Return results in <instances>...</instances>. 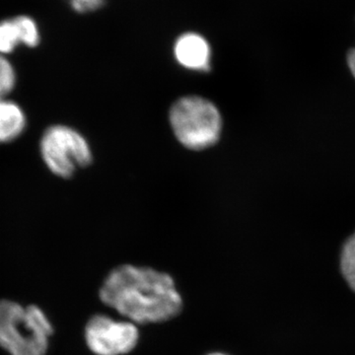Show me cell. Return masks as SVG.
<instances>
[{
    "label": "cell",
    "instance_id": "cell-9",
    "mask_svg": "<svg viewBox=\"0 0 355 355\" xmlns=\"http://www.w3.org/2000/svg\"><path fill=\"white\" fill-rule=\"evenodd\" d=\"M340 268L343 277L350 288L355 292V233L343 245Z\"/></svg>",
    "mask_w": 355,
    "mask_h": 355
},
{
    "label": "cell",
    "instance_id": "cell-13",
    "mask_svg": "<svg viewBox=\"0 0 355 355\" xmlns=\"http://www.w3.org/2000/svg\"><path fill=\"white\" fill-rule=\"evenodd\" d=\"M207 355H229L227 354H224V352H210V354Z\"/></svg>",
    "mask_w": 355,
    "mask_h": 355
},
{
    "label": "cell",
    "instance_id": "cell-1",
    "mask_svg": "<svg viewBox=\"0 0 355 355\" xmlns=\"http://www.w3.org/2000/svg\"><path fill=\"white\" fill-rule=\"evenodd\" d=\"M99 297L137 324L163 323L183 309V299L171 275L132 265L111 270L100 288Z\"/></svg>",
    "mask_w": 355,
    "mask_h": 355
},
{
    "label": "cell",
    "instance_id": "cell-4",
    "mask_svg": "<svg viewBox=\"0 0 355 355\" xmlns=\"http://www.w3.org/2000/svg\"><path fill=\"white\" fill-rule=\"evenodd\" d=\"M41 153L44 163L53 174L69 178L79 168L92 162L88 142L80 133L65 125H53L44 133Z\"/></svg>",
    "mask_w": 355,
    "mask_h": 355
},
{
    "label": "cell",
    "instance_id": "cell-2",
    "mask_svg": "<svg viewBox=\"0 0 355 355\" xmlns=\"http://www.w3.org/2000/svg\"><path fill=\"white\" fill-rule=\"evenodd\" d=\"M53 324L36 305L0 300V347L10 355H46Z\"/></svg>",
    "mask_w": 355,
    "mask_h": 355
},
{
    "label": "cell",
    "instance_id": "cell-5",
    "mask_svg": "<svg viewBox=\"0 0 355 355\" xmlns=\"http://www.w3.org/2000/svg\"><path fill=\"white\" fill-rule=\"evenodd\" d=\"M86 345L95 355H125L139 342L137 324L128 320L114 319L107 315H94L84 331Z\"/></svg>",
    "mask_w": 355,
    "mask_h": 355
},
{
    "label": "cell",
    "instance_id": "cell-8",
    "mask_svg": "<svg viewBox=\"0 0 355 355\" xmlns=\"http://www.w3.org/2000/svg\"><path fill=\"white\" fill-rule=\"evenodd\" d=\"M26 127L25 114L15 103L0 101V144L17 139Z\"/></svg>",
    "mask_w": 355,
    "mask_h": 355
},
{
    "label": "cell",
    "instance_id": "cell-10",
    "mask_svg": "<svg viewBox=\"0 0 355 355\" xmlns=\"http://www.w3.org/2000/svg\"><path fill=\"white\" fill-rule=\"evenodd\" d=\"M15 83L16 76L12 65L0 55V101L6 99V95L12 91Z\"/></svg>",
    "mask_w": 355,
    "mask_h": 355
},
{
    "label": "cell",
    "instance_id": "cell-6",
    "mask_svg": "<svg viewBox=\"0 0 355 355\" xmlns=\"http://www.w3.org/2000/svg\"><path fill=\"white\" fill-rule=\"evenodd\" d=\"M40 40L38 25L29 16L0 21V55L12 53L20 44L36 48Z\"/></svg>",
    "mask_w": 355,
    "mask_h": 355
},
{
    "label": "cell",
    "instance_id": "cell-12",
    "mask_svg": "<svg viewBox=\"0 0 355 355\" xmlns=\"http://www.w3.org/2000/svg\"><path fill=\"white\" fill-rule=\"evenodd\" d=\"M347 64H349L350 71L355 78V48L352 49L347 53Z\"/></svg>",
    "mask_w": 355,
    "mask_h": 355
},
{
    "label": "cell",
    "instance_id": "cell-7",
    "mask_svg": "<svg viewBox=\"0 0 355 355\" xmlns=\"http://www.w3.org/2000/svg\"><path fill=\"white\" fill-rule=\"evenodd\" d=\"M174 51L178 62L186 69L209 71V44L200 35L188 33L180 37L175 44Z\"/></svg>",
    "mask_w": 355,
    "mask_h": 355
},
{
    "label": "cell",
    "instance_id": "cell-3",
    "mask_svg": "<svg viewBox=\"0 0 355 355\" xmlns=\"http://www.w3.org/2000/svg\"><path fill=\"white\" fill-rule=\"evenodd\" d=\"M170 121L178 140L193 150L209 148L220 137L222 119L218 109L198 96L178 100L170 110Z\"/></svg>",
    "mask_w": 355,
    "mask_h": 355
},
{
    "label": "cell",
    "instance_id": "cell-11",
    "mask_svg": "<svg viewBox=\"0 0 355 355\" xmlns=\"http://www.w3.org/2000/svg\"><path fill=\"white\" fill-rule=\"evenodd\" d=\"M106 0H69L70 6L77 13L94 12L104 6Z\"/></svg>",
    "mask_w": 355,
    "mask_h": 355
}]
</instances>
